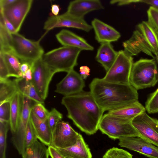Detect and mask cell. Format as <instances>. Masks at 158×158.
I'll return each instance as SVG.
<instances>
[{
	"instance_id": "1",
	"label": "cell",
	"mask_w": 158,
	"mask_h": 158,
	"mask_svg": "<svg viewBox=\"0 0 158 158\" xmlns=\"http://www.w3.org/2000/svg\"><path fill=\"white\" fill-rule=\"evenodd\" d=\"M61 104L66 107L67 117L81 131L93 135L98 126L104 112L99 106L90 91L64 96Z\"/></svg>"
},
{
	"instance_id": "2",
	"label": "cell",
	"mask_w": 158,
	"mask_h": 158,
	"mask_svg": "<svg viewBox=\"0 0 158 158\" xmlns=\"http://www.w3.org/2000/svg\"><path fill=\"white\" fill-rule=\"evenodd\" d=\"M89 87L95 100L104 111L118 109L138 101L137 90L131 85L111 83L96 78Z\"/></svg>"
},
{
	"instance_id": "3",
	"label": "cell",
	"mask_w": 158,
	"mask_h": 158,
	"mask_svg": "<svg viewBox=\"0 0 158 158\" xmlns=\"http://www.w3.org/2000/svg\"><path fill=\"white\" fill-rule=\"evenodd\" d=\"M158 82L155 59H141L134 62L130 77V85L137 90L155 86Z\"/></svg>"
},
{
	"instance_id": "4",
	"label": "cell",
	"mask_w": 158,
	"mask_h": 158,
	"mask_svg": "<svg viewBox=\"0 0 158 158\" xmlns=\"http://www.w3.org/2000/svg\"><path fill=\"white\" fill-rule=\"evenodd\" d=\"M81 51L77 48L63 46L44 54L42 59L56 73L61 72L68 73L77 64L78 58Z\"/></svg>"
},
{
	"instance_id": "5",
	"label": "cell",
	"mask_w": 158,
	"mask_h": 158,
	"mask_svg": "<svg viewBox=\"0 0 158 158\" xmlns=\"http://www.w3.org/2000/svg\"><path fill=\"white\" fill-rule=\"evenodd\" d=\"M102 133L112 139L127 137H140L132 121L119 118L108 113L103 115L98 126Z\"/></svg>"
},
{
	"instance_id": "6",
	"label": "cell",
	"mask_w": 158,
	"mask_h": 158,
	"mask_svg": "<svg viewBox=\"0 0 158 158\" xmlns=\"http://www.w3.org/2000/svg\"><path fill=\"white\" fill-rule=\"evenodd\" d=\"M10 48L21 63L27 62L32 64L44 54V50L39 41L28 39L18 33L11 34Z\"/></svg>"
},
{
	"instance_id": "7",
	"label": "cell",
	"mask_w": 158,
	"mask_h": 158,
	"mask_svg": "<svg viewBox=\"0 0 158 158\" xmlns=\"http://www.w3.org/2000/svg\"><path fill=\"white\" fill-rule=\"evenodd\" d=\"M118 52L115 60L102 79L108 82L130 85V77L134 63L133 58L123 50Z\"/></svg>"
},
{
	"instance_id": "8",
	"label": "cell",
	"mask_w": 158,
	"mask_h": 158,
	"mask_svg": "<svg viewBox=\"0 0 158 158\" xmlns=\"http://www.w3.org/2000/svg\"><path fill=\"white\" fill-rule=\"evenodd\" d=\"M31 69V81L40 96L44 100L48 96L50 82L56 73L44 62L42 58L32 63Z\"/></svg>"
},
{
	"instance_id": "9",
	"label": "cell",
	"mask_w": 158,
	"mask_h": 158,
	"mask_svg": "<svg viewBox=\"0 0 158 158\" xmlns=\"http://www.w3.org/2000/svg\"><path fill=\"white\" fill-rule=\"evenodd\" d=\"M132 123L143 138L158 147V120L143 112L134 118Z\"/></svg>"
},
{
	"instance_id": "10",
	"label": "cell",
	"mask_w": 158,
	"mask_h": 158,
	"mask_svg": "<svg viewBox=\"0 0 158 158\" xmlns=\"http://www.w3.org/2000/svg\"><path fill=\"white\" fill-rule=\"evenodd\" d=\"M32 100L23 95V110L19 125L16 132L12 134L11 138L12 143L19 153L22 156L26 150L25 136L28 122L30 119Z\"/></svg>"
},
{
	"instance_id": "11",
	"label": "cell",
	"mask_w": 158,
	"mask_h": 158,
	"mask_svg": "<svg viewBox=\"0 0 158 158\" xmlns=\"http://www.w3.org/2000/svg\"><path fill=\"white\" fill-rule=\"evenodd\" d=\"M32 2V0H16L7 7L0 8V12L12 23L17 32L20 30Z\"/></svg>"
},
{
	"instance_id": "12",
	"label": "cell",
	"mask_w": 158,
	"mask_h": 158,
	"mask_svg": "<svg viewBox=\"0 0 158 158\" xmlns=\"http://www.w3.org/2000/svg\"><path fill=\"white\" fill-rule=\"evenodd\" d=\"M80 134L68 122L61 121L52 132L51 145L56 148H65L75 144Z\"/></svg>"
},
{
	"instance_id": "13",
	"label": "cell",
	"mask_w": 158,
	"mask_h": 158,
	"mask_svg": "<svg viewBox=\"0 0 158 158\" xmlns=\"http://www.w3.org/2000/svg\"><path fill=\"white\" fill-rule=\"evenodd\" d=\"M65 27L76 28L88 32L92 28L84 18H81L71 15L67 12L57 16L52 15L45 22L44 28L47 31L53 28Z\"/></svg>"
},
{
	"instance_id": "14",
	"label": "cell",
	"mask_w": 158,
	"mask_h": 158,
	"mask_svg": "<svg viewBox=\"0 0 158 158\" xmlns=\"http://www.w3.org/2000/svg\"><path fill=\"white\" fill-rule=\"evenodd\" d=\"M118 144L149 158H158V147L141 137L123 138L119 139Z\"/></svg>"
},
{
	"instance_id": "15",
	"label": "cell",
	"mask_w": 158,
	"mask_h": 158,
	"mask_svg": "<svg viewBox=\"0 0 158 158\" xmlns=\"http://www.w3.org/2000/svg\"><path fill=\"white\" fill-rule=\"evenodd\" d=\"M85 82L80 74L74 69L67 73L56 85L55 92L64 96L76 94L83 91Z\"/></svg>"
},
{
	"instance_id": "16",
	"label": "cell",
	"mask_w": 158,
	"mask_h": 158,
	"mask_svg": "<svg viewBox=\"0 0 158 158\" xmlns=\"http://www.w3.org/2000/svg\"><path fill=\"white\" fill-rule=\"evenodd\" d=\"M123 50L130 56L132 57L142 52L155 59L154 52L138 30L133 31L131 37L123 43Z\"/></svg>"
},
{
	"instance_id": "17",
	"label": "cell",
	"mask_w": 158,
	"mask_h": 158,
	"mask_svg": "<svg viewBox=\"0 0 158 158\" xmlns=\"http://www.w3.org/2000/svg\"><path fill=\"white\" fill-rule=\"evenodd\" d=\"M91 25L96 40L100 44L115 42L121 37L120 33L114 27L98 19H93Z\"/></svg>"
},
{
	"instance_id": "18",
	"label": "cell",
	"mask_w": 158,
	"mask_h": 158,
	"mask_svg": "<svg viewBox=\"0 0 158 158\" xmlns=\"http://www.w3.org/2000/svg\"><path fill=\"white\" fill-rule=\"evenodd\" d=\"M104 8L98 0H76L69 3L66 12L76 17L84 18L87 13Z\"/></svg>"
},
{
	"instance_id": "19",
	"label": "cell",
	"mask_w": 158,
	"mask_h": 158,
	"mask_svg": "<svg viewBox=\"0 0 158 158\" xmlns=\"http://www.w3.org/2000/svg\"><path fill=\"white\" fill-rule=\"evenodd\" d=\"M58 41L63 46L78 48L81 51H93L94 47L83 38L72 32L63 29L56 35Z\"/></svg>"
},
{
	"instance_id": "20",
	"label": "cell",
	"mask_w": 158,
	"mask_h": 158,
	"mask_svg": "<svg viewBox=\"0 0 158 158\" xmlns=\"http://www.w3.org/2000/svg\"><path fill=\"white\" fill-rule=\"evenodd\" d=\"M56 149L64 157L92 158L90 150L80 134L74 145L65 148Z\"/></svg>"
},
{
	"instance_id": "21",
	"label": "cell",
	"mask_w": 158,
	"mask_h": 158,
	"mask_svg": "<svg viewBox=\"0 0 158 158\" xmlns=\"http://www.w3.org/2000/svg\"><path fill=\"white\" fill-rule=\"evenodd\" d=\"M118 52L114 50L111 43H101L98 50L95 59L107 72L115 60Z\"/></svg>"
},
{
	"instance_id": "22",
	"label": "cell",
	"mask_w": 158,
	"mask_h": 158,
	"mask_svg": "<svg viewBox=\"0 0 158 158\" xmlns=\"http://www.w3.org/2000/svg\"><path fill=\"white\" fill-rule=\"evenodd\" d=\"M30 120L38 139L46 146H49L51 145L52 132L49 126L48 120L43 121L39 119L31 111Z\"/></svg>"
},
{
	"instance_id": "23",
	"label": "cell",
	"mask_w": 158,
	"mask_h": 158,
	"mask_svg": "<svg viewBox=\"0 0 158 158\" xmlns=\"http://www.w3.org/2000/svg\"><path fill=\"white\" fill-rule=\"evenodd\" d=\"M10 116L9 126L12 134L17 130L23 110V95L18 91L10 101Z\"/></svg>"
},
{
	"instance_id": "24",
	"label": "cell",
	"mask_w": 158,
	"mask_h": 158,
	"mask_svg": "<svg viewBox=\"0 0 158 158\" xmlns=\"http://www.w3.org/2000/svg\"><path fill=\"white\" fill-rule=\"evenodd\" d=\"M145 111V107L138 101L118 109L108 111V113L132 121L136 117Z\"/></svg>"
},
{
	"instance_id": "25",
	"label": "cell",
	"mask_w": 158,
	"mask_h": 158,
	"mask_svg": "<svg viewBox=\"0 0 158 158\" xmlns=\"http://www.w3.org/2000/svg\"><path fill=\"white\" fill-rule=\"evenodd\" d=\"M14 81L19 91L23 95L36 103L44 104V100L40 96L31 81H27L22 77L16 78Z\"/></svg>"
},
{
	"instance_id": "26",
	"label": "cell",
	"mask_w": 158,
	"mask_h": 158,
	"mask_svg": "<svg viewBox=\"0 0 158 158\" xmlns=\"http://www.w3.org/2000/svg\"><path fill=\"white\" fill-rule=\"evenodd\" d=\"M7 68L9 77L16 78L22 77V73L20 70L21 62L19 59L10 51H0Z\"/></svg>"
},
{
	"instance_id": "27",
	"label": "cell",
	"mask_w": 158,
	"mask_h": 158,
	"mask_svg": "<svg viewBox=\"0 0 158 158\" xmlns=\"http://www.w3.org/2000/svg\"><path fill=\"white\" fill-rule=\"evenodd\" d=\"M137 28L155 54L158 52V35L147 21H143Z\"/></svg>"
},
{
	"instance_id": "28",
	"label": "cell",
	"mask_w": 158,
	"mask_h": 158,
	"mask_svg": "<svg viewBox=\"0 0 158 158\" xmlns=\"http://www.w3.org/2000/svg\"><path fill=\"white\" fill-rule=\"evenodd\" d=\"M38 139L26 149L22 158H48V148Z\"/></svg>"
},
{
	"instance_id": "29",
	"label": "cell",
	"mask_w": 158,
	"mask_h": 158,
	"mask_svg": "<svg viewBox=\"0 0 158 158\" xmlns=\"http://www.w3.org/2000/svg\"><path fill=\"white\" fill-rule=\"evenodd\" d=\"M18 91L14 80L8 79L0 81V104L5 102L10 101Z\"/></svg>"
},
{
	"instance_id": "30",
	"label": "cell",
	"mask_w": 158,
	"mask_h": 158,
	"mask_svg": "<svg viewBox=\"0 0 158 158\" xmlns=\"http://www.w3.org/2000/svg\"><path fill=\"white\" fill-rule=\"evenodd\" d=\"M9 123L0 121V158H6V139Z\"/></svg>"
},
{
	"instance_id": "31",
	"label": "cell",
	"mask_w": 158,
	"mask_h": 158,
	"mask_svg": "<svg viewBox=\"0 0 158 158\" xmlns=\"http://www.w3.org/2000/svg\"><path fill=\"white\" fill-rule=\"evenodd\" d=\"M11 34L4 26L0 24V51H11L10 43Z\"/></svg>"
},
{
	"instance_id": "32",
	"label": "cell",
	"mask_w": 158,
	"mask_h": 158,
	"mask_svg": "<svg viewBox=\"0 0 158 158\" xmlns=\"http://www.w3.org/2000/svg\"><path fill=\"white\" fill-rule=\"evenodd\" d=\"M145 108L149 114L158 112V88L149 96L145 103Z\"/></svg>"
},
{
	"instance_id": "33",
	"label": "cell",
	"mask_w": 158,
	"mask_h": 158,
	"mask_svg": "<svg viewBox=\"0 0 158 158\" xmlns=\"http://www.w3.org/2000/svg\"><path fill=\"white\" fill-rule=\"evenodd\" d=\"M102 158H133V155L123 149L113 147L106 151Z\"/></svg>"
},
{
	"instance_id": "34",
	"label": "cell",
	"mask_w": 158,
	"mask_h": 158,
	"mask_svg": "<svg viewBox=\"0 0 158 158\" xmlns=\"http://www.w3.org/2000/svg\"><path fill=\"white\" fill-rule=\"evenodd\" d=\"M147 22L158 35V9L150 6L147 11Z\"/></svg>"
},
{
	"instance_id": "35",
	"label": "cell",
	"mask_w": 158,
	"mask_h": 158,
	"mask_svg": "<svg viewBox=\"0 0 158 158\" xmlns=\"http://www.w3.org/2000/svg\"><path fill=\"white\" fill-rule=\"evenodd\" d=\"M63 115L55 108L49 112L47 119L49 127L53 132L57 123L62 121Z\"/></svg>"
},
{
	"instance_id": "36",
	"label": "cell",
	"mask_w": 158,
	"mask_h": 158,
	"mask_svg": "<svg viewBox=\"0 0 158 158\" xmlns=\"http://www.w3.org/2000/svg\"><path fill=\"white\" fill-rule=\"evenodd\" d=\"M31 111L36 117L43 121L47 119L49 112L43 104L39 103L32 106Z\"/></svg>"
},
{
	"instance_id": "37",
	"label": "cell",
	"mask_w": 158,
	"mask_h": 158,
	"mask_svg": "<svg viewBox=\"0 0 158 158\" xmlns=\"http://www.w3.org/2000/svg\"><path fill=\"white\" fill-rule=\"evenodd\" d=\"M37 139L36 133L30 119L27 126L25 136L26 149Z\"/></svg>"
},
{
	"instance_id": "38",
	"label": "cell",
	"mask_w": 158,
	"mask_h": 158,
	"mask_svg": "<svg viewBox=\"0 0 158 158\" xmlns=\"http://www.w3.org/2000/svg\"><path fill=\"white\" fill-rule=\"evenodd\" d=\"M10 101L0 104V121L9 123L10 116Z\"/></svg>"
},
{
	"instance_id": "39",
	"label": "cell",
	"mask_w": 158,
	"mask_h": 158,
	"mask_svg": "<svg viewBox=\"0 0 158 158\" xmlns=\"http://www.w3.org/2000/svg\"><path fill=\"white\" fill-rule=\"evenodd\" d=\"M9 77L7 68L2 56L0 54V81L6 80Z\"/></svg>"
},
{
	"instance_id": "40",
	"label": "cell",
	"mask_w": 158,
	"mask_h": 158,
	"mask_svg": "<svg viewBox=\"0 0 158 158\" xmlns=\"http://www.w3.org/2000/svg\"><path fill=\"white\" fill-rule=\"evenodd\" d=\"M0 24L3 25L7 30L11 34L17 33L12 23L0 12Z\"/></svg>"
},
{
	"instance_id": "41",
	"label": "cell",
	"mask_w": 158,
	"mask_h": 158,
	"mask_svg": "<svg viewBox=\"0 0 158 158\" xmlns=\"http://www.w3.org/2000/svg\"><path fill=\"white\" fill-rule=\"evenodd\" d=\"M48 148L49 156L51 158H64L55 148L50 145Z\"/></svg>"
},
{
	"instance_id": "42",
	"label": "cell",
	"mask_w": 158,
	"mask_h": 158,
	"mask_svg": "<svg viewBox=\"0 0 158 158\" xmlns=\"http://www.w3.org/2000/svg\"><path fill=\"white\" fill-rule=\"evenodd\" d=\"M140 0H111L110 2L111 4H117L119 6L128 5L132 3L140 2Z\"/></svg>"
},
{
	"instance_id": "43",
	"label": "cell",
	"mask_w": 158,
	"mask_h": 158,
	"mask_svg": "<svg viewBox=\"0 0 158 158\" xmlns=\"http://www.w3.org/2000/svg\"><path fill=\"white\" fill-rule=\"evenodd\" d=\"M80 74L83 79H86L89 75L90 70L89 67L82 66L80 67Z\"/></svg>"
},
{
	"instance_id": "44",
	"label": "cell",
	"mask_w": 158,
	"mask_h": 158,
	"mask_svg": "<svg viewBox=\"0 0 158 158\" xmlns=\"http://www.w3.org/2000/svg\"><path fill=\"white\" fill-rule=\"evenodd\" d=\"M60 10V8L59 5L56 4L52 5L51 9L52 15L51 16H57L58 15Z\"/></svg>"
},
{
	"instance_id": "45",
	"label": "cell",
	"mask_w": 158,
	"mask_h": 158,
	"mask_svg": "<svg viewBox=\"0 0 158 158\" xmlns=\"http://www.w3.org/2000/svg\"><path fill=\"white\" fill-rule=\"evenodd\" d=\"M31 67V64L27 62H21L20 69L22 74L25 73Z\"/></svg>"
},
{
	"instance_id": "46",
	"label": "cell",
	"mask_w": 158,
	"mask_h": 158,
	"mask_svg": "<svg viewBox=\"0 0 158 158\" xmlns=\"http://www.w3.org/2000/svg\"><path fill=\"white\" fill-rule=\"evenodd\" d=\"M140 2L144 3L158 9V0H140Z\"/></svg>"
},
{
	"instance_id": "47",
	"label": "cell",
	"mask_w": 158,
	"mask_h": 158,
	"mask_svg": "<svg viewBox=\"0 0 158 158\" xmlns=\"http://www.w3.org/2000/svg\"><path fill=\"white\" fill-rule=\"evenodd\" d=\"M16 1V0H0V8L7 7Z\"/></svg>"
},
{
	"instance_id": "48",
	"label": "cell",
	"mask_w": 158,
	"mask_h": 158,
	"mask_svg": "<svg viewBox=\"0 0 158 158\" xmlns=\"http://www.w3.org/2000/svg\"><path fill=\"white\" fill-rule=\"evenodd\" d=\"M22 77L27 81H31L32 79L31 67L25 73L23 74Z\"/></svg>"
},
{
	"instance_id": "49",
	"label": "cell",
	"mask_w": 158,
	"mask_h": 158,
	"mask_svg": "<svg viewBox=\"0 0 158 158\" xmlns=\"http://www.w3.org/2000/svg\"><path fill=\"white\" fill-rule=\"evenodd\" d=\"M156 57L155 59L157 62V65H158V52H156L155 54Z\"/></svg>"
},
{
	"instance_id": "50",
	"label": "cell",
	"mask_w": 158,
	"mask_h": 158,
	"mask_svg": "<svg viewBox=\"0 0 158 158\" xmlns=\"http://www.w3.org/2000/svg\"><path fill=\"white\" fill-rule=\"evenodd\" d=\"M64 158H70V157H64Z\"/></svg>"
}]
</instances>
